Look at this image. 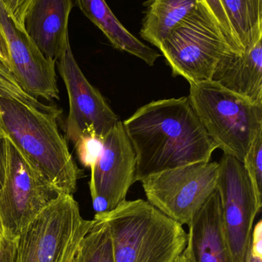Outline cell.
Returning <instances> with one entry per match:
<instances>
[{
	"mask_svg": "<svg viewBox=\"0 0 262 262\" xmlns=\"http://www.w3.org/2000/svg\"><path fill=\"white\" fill-rule=\"evenodd\" d=\"M61 113L28 93L0 58V130L60 193L73 195L82 171L58 130Z\"/></svg>",
	"mask_w": 262,
	"mask_h": 262,
	"instance_id": "1",
	"label": "cell"
},
{
	"mask_svg": "<svg viewBox=\"0 0 262 262\" xmlns=\"http://www.w3.org/2000/svg\"><path fill=\"white\" fill-rule=\"evenodd\" d=\"M123 123L136 157L135 181L166 169L210 161L218 149L188 97L152 101Z\"/></svg>",
	"mask_w": 262,
	"mask_h": 262,
	"instance_id": "2",
	"label": "cell"
},
{
	"mask_svg": "<svg viewBox=\"0 0 262 262\" xmlns=\"http://www.w3.org/2000/svg\"><path fill=\"white\" fill-rule=\"evenodd\" d=\"M99 214L110 230L115 262H175L186 249L183 225L146 200H125Z\"/></svg>",
	"mask_w": 262,
	"mask_h": 262,
	"instance_id": "3",
	"label": "cell"
},
{
	"mask_svg": "<svg viewBox=\"0 0 262 262\" xmlns=\"http://www.w3.org/2000/svg\"><path fill=\"white\" fill-rule=\"evenodd\" d=\"M189 85L188 98L211 140L224 154L243 162L255 137L262 132V104L211 80Z\"/></svg>",
	"mask_w": 262,
	"mask_h": 262,
	"instance_id": "4",
	"label": "cell"
},
{
	"mask_svg": "<svg viewBox=\"0 0 262 262\" xmlns=\"http://www.w3.org/2000/svg\"><path fill=\"white\" fill-rule=\"evenodd\" d=\"M158 49L172 76L183 77L189 83L209 81L221 58L236 52L203 3L171 31Z\"/></svg>",
	"mask_w": 262,
	"mask_h": 262,
	"instance_id": "5",
	"label": "cell"
},
{
	"mask_svg": "<svg viewBox=\"0 0 262 262\" xmlns=\"http://www.w3.org/2000/svg\"><path fill=\"white\" fill-rule=\"evenodd\" d=\"M92 225L73 195L59 194L18 235L15 262H72Z\"/></svg>",
	"mask_w": 262,
	"mask_h": 262,
	"instance_id": "6",
	"label": "cell"
},
{
	"mask_svg": "<svg viewBox=\"0 0 262 262\" xmlns=\"http://www.w3.org/2000/svg\"><path fill=\"white\" fill-rule=\"evenodd\" d=\"M218 162H197L152 174L141 183L147 201L179 224L189 226L215 192Z\"/></svg>",
	"mask_w": 262,
	"mask_h": 262,
	"instance_id": "7",
	"label": "cell"
},
{
	"mask_svg": "<svg viewBox=\"0 0 262 262\" xmlns=\"http://www.w3.org/2000/svg\"><path fill=\"white\" fill-rule=\"evenodd\" d=\"M6 176L0 190L3 235L17 238L25 228L60 193L5 137Z\"/></svg>",
	"mask_w": 262,
	"mask_h": 262,
	"instance_id": "8",
	"label": "cell"
},
{
	"mask_svg": "<svg viewBox=\"0 0 262 262\" xmlns=\"http://www.w3.org/2000/svg\"><path fill=\"white\" fill-rule=\"evenodd\" d=\"M218 163L217 190L225 230L235 262H246L262 199L257 195L243 162L224 154Z\"/></svg>",
	"mask_w": 262,
	"mask_h": 262,
	"instance_id": "9",
	"label": "cell"
},
{
	"mask_svg": "<svg viewBox=\"0 0 262 262\" xmlns=\"http://www.w3.org/2000/svg\"><path fill=\"white\" fill-rule=\"evenodd\" d=\"M135 172V152L118 121L103 137L101 154L91 168L89 189L95 214L110 212L126 200Z\"/></svg>",
	"mask_w": 262,
	"mask_h": 262,
	"instance_id": "10",
	"label": "cell"
},
{
	"mask_svg": "<svg viewBox=\"0 0 262 262\" xmlns=\"http://www.w3.org/2000/svg\"><path fill=\"white\" fill-rule=\"evenodd\" d=\"M55 64L69 95L67 138L74 145L83 134L103 138L119 120L99 91L89 83L82 72L70 45Z\"/></svg>",
	"mask_w": 262,
	"mask_h": 262,
	"instance_id": "11",
	"label": "cell"
},
{
	"mask_svg": "<svg viewBox=\"0 0 262 262\" xmlns=\"http://www.w3.org/2000/svg\"><path fill=\"white\" fill-rule=\"evenodd\" d=\"M0 26L9 49L10 69L20 85L35 98H59L55 61L46 58L10 18L0 1Z\"/></svg>",
	"mask_w": 262,
	"mask_h": 262,
	"instance_id": "12",
	"label": "cell"
},
{
	"mask_svg": "<svg viewBox=\"0 0 262 262\" xmlns=\"http://www.w3.org/2000/svg\"><path fill=\"white\" fill-rule=\"evenodd\" d=\"M73 6L72 0H33L25 16V32L55 62L70 45L69 20Z\"/></svg>",
	"mask_w": 262,
	"mask_h": 262,
	"instance_id": "13",
	"label": "cell"
},
{
	"mask_svg": "<svg viewBox=\"0 0 262 262\" xmlns=\"http://www.w3.org/2000/svg\"><path fill=\"white\" fill-rule=\"evenodd\" d=\"M189 228L186 249L192 262H235L217 188L194 215Z\"/></svg>",
	"mask_w": 262,
	"mask_h": 262,
	"instance_id": "14",
	"label": "cell"
},
{
	"mask_svg": "<svg viewBox=\"0 0 262 262\" xmlns=\"http://www.w3.org/2000/svg\"><path fill=\"white\" fill-rule=\"evenodd\" d=\"M211 81L255 104H262V32L243 53L230 52L221 58Z\"/></svg>",
	"mask_w": 262,
	"mask_h": 262,
	"instance_id": "15",
	"label": "cell"
},
{
	"mask_svg": "<svg viewBox=\"0 0 262 262\" xmlns=\"http://www.w3.org/2000/svg\"><path fill=\"white\" fill-rule=\"evenodd\" d=\"M72 3L104 33L115 49L140 58L149 66H153L161 56L127 30L105 0H72Z\"/></svg>",
	"mask_w": 262,
	"mask_h": 262,
	"instance_id": "16",
	"label": "cell"
},
{
	"mask_svg": "<svg viewBox=\"0 0 262 262\" xmlns=\"http://www.w3.org/2000/svg\"><path fill=\"white\" fill-rule=\"evenodd\" d=\"M201 0H149L140 36L158 48L171 31L197 9Z\"/></svg>",
	"mask_w": 262,
	"mask_h": 262,
	"instance_id": "17",
	"label": "cell"
},
{
	"mask_svg": "<svg viewBox=\"0 0 262 262\" xmlns=\"http://www.w3.org/2000/svg\"><path fill=\"white\" fill-rule=\"evenodd\" d=\"M243 52L262 32V0H221Z\"/></svg>",
	"mask_w": 262,
	"mask_h": 262,
	"instance_id": "18",
	"label": "cell"
},
{
	"mask_svg": "<svg viewBox=\"0 0 262 262\" xmlns=\"http://www.w3.org/2000/svg\"><path fill=\"white\" fill-rule=\"evenodd\" d=\"M75 262H115L112 237L106 220L95 214L75 255Z\"/></svg>",
	"mask_w": 262,
	"mask_h": 262,
	"instance_id": "19",
	"label": "cell"
},
{
	"mask_svg": "<svg viewBox=\"0 0 262 262\" xmlns=\"http://www.w3.org/2000/svg\"><path fill=\"white\" fill-rule=\"evenodd\" d=\"M243 163L257 195L262 199V132L255 137Z\"/></svg>",
	"mask_w": 262,
	"mask_h": 262,
	"instance_id": "20",
	"label": "cell"
},
{
	"mask_svg": "<svg viewBox=\"0 0 262 262\" xmlns=\"http://www.w3.org/2000/svg\"><path fill=\"white\" fill-rule=\"evenodd\" d=\"M103 146V138L92 134H83L75 144L80 163L86 167L92 168L99 157Z\"/></svg>",
	"mask_w": 262,
	"mask_h": 262,
	"instance_id": "21",
	"label": "cell"
},
{
	"mask_svg": "<svg viewBox=\"0 0 262 262\" xmlns=\"http://www.w3.org/2000/svg\"><path fill=\"white\" fill-rule=\"evenodd\" d=\"M203 4L209 9L218 26L223 29L226 36L229 38L232 47L237 53H243V49L238 42L232 23L226 14V10L221 4V0H201Z\"/></svg>",
	"mask_w": 262,
	"mask_h": 262,
	"instance_id": "22",
	"label": "cell"
},
{
	"mask_svg": "<svg viewBox=\"0 0 262 262\" xmlns=\"http://www.w3.org/2000/svg\"><path fill=\"white\" fill-rule=\"evenodd\" d=\"M14 23L24 29V18L33 0H0Z\"/></svg>",
	"mask_w": 262,
	"mask_h": 262,
	"instance_id": "23",
	"label": "cell"
},
{
	"mask_svg": "<svg viewBox=\"0 0 262 262\" xmlns=\"http://www.w3.org/2000/svg\"><path fill=\"white\" fill-rule=\"evenodd\" d=\"M18 238H9L0 236V262H15Z\"/></svg>",
	"mask_w": 262,
	"mask_h": 262,
	"instance_id": "24",
	"label": "cell"
},
{
	"mask_svg": "<svg viewBox=\"0 0 262 262\" xmlns=\"http://www.w3.org/2000/svg\"><path fill=\"white\" fill-rule=\"evenodd\" d=\"M6 167V139H0V190L4 183Z\"/></svg>",
	"mask_w": 262,
	"mask_h": 262,
	"instance_id": "25",
	"label": "cell"
},
{
	"mask_svg": "<svg viewBox=\"0 0 262 262\" xmlns=\"http://www.w3.org/2000/svg\"><path fill=\"white\" fill-rule=\"evenodd\" d=\"M0 58L4 60L10 67V59H9V49L7 41L5 37L4 32L0 26Z\"/></svg>",
	"mask_w": 262,
	"mask_h": 262,
	"instance_id": "26",
	"label": "cell"
},
{
	"mask_svg": "<svg viewBox=\"0 0 262 262\" xmlns=\"http://www.w3.org/2000/svg\"><path fill=\"white\" fill-rule=\"evenodd\" d=\"M246 262H262V255L255 253V252L249 249Z\"/></svg>",
	"mask_w": 262,
	"mask_h": 262,
	"instance_id": "27",
	"label": "cell"
},
{
	"mask_svg": "<svg viewBox=\"0 0 262 262\" xmlns=\"http://www.w3.org/2000/svg\"><path fill=\"white\" fill-rule=\"evenodd\" d=\"M175 262H192L190 256H189V252L186 250V249H185L183 253L175 260Z\"/></svg>",
	"mask_w": 262,
	"mask_h": 262,
	"instance_id": "28",
	"label": "cell"
},
{
	"mask_svg": "<svg viewBox=\"0 0 262 262\" xmlns=\"http://www.w3.org/2000/svg\"><path fill=\"white\" fill-rule=\"evenodd\" d=\"M1 235H3V225H2L1 220H0V236Z\"/></svg>",
	"mask_w": 262,
	"mask_h": 262,
	"instance_id": "29",
	"label": "cell"
},
{
	"mask_svg": "<svg viewBox=\"0 0 262 262\" xmlns=\"http://www.w3.org/2000/svg\"><path fill=\"white\" fill-rule=\"evenodd\" d=\"M5 135L4 134H3V132H2V130H0V139L4 138Z\"/></svg>",
	"mask_w": 262,
	"mask_h": 262,
	"instance_id": "30",
	"label": "cell"
},
{
	"mask_svg": "<svg viewBox=\"0 0 262 262\" xmlns=\"http://www.w3.org/2000/svg\"><path fill=\"white\" fill-rule=\"evenodd\" d=\"M72 262H75V259H74V260H73V261H72Z\"/></svg>",
	"mask_w": 262,
	"mask_h": 262,
	"instance_id": "31",
	"label": "cell"
}]
</instances>
